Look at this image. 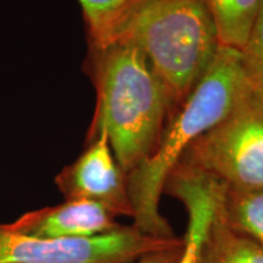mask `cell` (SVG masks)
<instances>
[{"label":"cell","instance_id":"cell-1","mask_svg":"<svg viewBox=\"0 0 263 263\" xmlns=\"http://www.w3.org/2000/svg\"><path fill=\"white\" fill-rule=\"evenodd\" d=\"M250 90L240 51L219 47L209 70L161 133L155 150L127 176L134 227L140 232L177 238L159 209L167 177L194 141L228 116Z\"/></svg>","mask_w":263,"mask_h":263},{"label":"cell","instance_id":"cell-2","mask_svg":"<svg viewBox=\"0 0 263 263\" xmlns=\"http://www.w3.org/2000/svg\"><path fill=\"white\" fill-rule=\"evenodd\" d=\"M93 55L98 103L90 134L106 132L128 176L155 150L171 98L145 55L129 43L117 41Z\"/></svg>","mask_w":263,"mask_h":263},{"label":"cell","instance_id":"cell-3","mask_svg":"<svg viewBox=\"0 0 263 263\" xmlns=\"http://www.w3.org/2000/svg\"><path fill=\"white\" fill-rule=\"evenodd\" d=\"M117 41L145 55L171 103L185 101L219 49L203 0H153L128 17Z\"/></svg>","mask_w":263,"mask_h":263},{"label":"cell","instance_id":"cell-4","mask_svg":"<svg viewBox=\"0 0 263 263\" xmlns=\"http://www.w3.org/2000/svg\"><path fill=\"white\" fill-rule=\"evenodd\" d=\"M180 161L227 186L263 188V101L250 90L228 116L194 141Z\"/></svg>","mask_w":263,"mask_h":263},{"label":"cell","instance_id":"cell-5","mask_svg":"<svg viewBox=\"0 0 263 263\" xmlns=\"http://www.w3.org/2000/svg\"><path fill=\"white\" fill-rule=\"evenodd\" d=\"M183 246L137 227H122L88 238L38 239L10 232L0 223V263H136L145 256Z\"/></svg>","mask_w":263,"mask_h":263},{"label":"cell","instance_id":"cell-6","mask_svg":"<svg viewBox=\"0 0 263 263\" xmlns=\"http://www.w3.org/2000/svg\"><path fill=\"white\" fill-rule=\"evenodd\" d=\"M89 139L87 150L58 174L59 190L66 200H89L106 207L115 217H133L127 176L115 159L106 132L98 129Z\"/></svg>","mask_w":263,"mask_h":263},{"label":"cell","instance_id":"cell-7","mask_svg":"<svg viewBox=\"0 0 263 263\" xmlns=\"http://www.w3.org/2000/svg\"><path fill=\"white\" fill-rule=\"evenodd\" d=\"M224 184L179 161L167 177L164 190L176 196L188 212V228L183 238V248L176 263H196L202 241L215 219Z\"/></svg>","mask_w":263,"mask_h":263},{"label":"cell","instance_id":"cell-8","mask_svg":"<svg viewBox=\"0 0 263 263\" xmlns=\"http://www.w3.org/2000/svg\"><path fill=\"white\" fill-rule=\"evenodd\" d=\"M4 226L10 232L38 239L88 238L120 227L106 207L89 200H66L61 205L25 213Z\"/></svg>","mask_w":263,"mask_h":263},{"label":"cell","instance_id":"cell-9","mask_svg":"<svg viewBox=\"0 0 263 263\" xmlns=\"http://www.w3.org/2000/svg\"><path fill=\"white\" fill-rule=\"evenodd\" d=\"M222 48L241 51L257 17L261 0H203Z\"/></svg>","mask_w":263,"mask_h":263},{"label":"cell","instance_id":"cell-10","mask_svg":"<svg viewBox=\"0 0 263 263\" xmlns=\"http://www.w3.org/2000/svg\"><path fill=\"white\" fill-rule=\"evenodd\" d=\"M196 263H263V246L229 228L216 213Z\"/></svg>","mask_w":263,"mask_h":263},{"label":"cell","instance_id":"cell-11","mask_svg":"<svg viewBox=\"0 0 263 263\" xmlns=\"http://www.w3.org/2000/svg\"><path fill=\"white\" fill-rule=\"evenodd\" d=\"M217 213L229 228L263 246V188L239 189L224 184Z\"/></svg>","mask_w":263,"mask_h":263},{"label":"cell","instance_id":"cell-12","mask_svg":"<svg viewBox=\"0 0 263 263\" xmlns=\"http://www.w3.org/2000/svg\"><path fill=\"white\" fill-rule=\"evenodd\" d=\"M83 9L91 49L116 42L128 17L127 0H78Z\"/></svg>","mask_w":263,"mask_h":263},{"label":"cell","instance_id":"cell-13","mask_svg":"<svg viewBox=\"0 0 263 263\" xmlns=\"http://www.w3.org/2000/svg\"><path fill=\"white\" fill-rule=\"evenodd\" d=\"M241 54V66L251 90L263 101V0Z\"/></svg>","mask_w":263,"mask_h":263},{"label":"cell","instance_id":"cell-14","mask_svg":"<svg viewBox=\"0 0 263 263\" xmlns=\"http://www.w3.org/2000/svg\"><path fill=\"white\" fill-rule=\"evenodd\" d=\"M182 248L145 256V257L140 258L139 261H137L136 263H176V261L179 257L180 251H182Z\"/></svg>","mask_w":263,"mask_h":263},{"label":"cell","instance_id":"cell-15","mask_svg":"<svg viewBox=\"0 0 263 263\" xmlns=\"http://www.w3.org/2000/svg\"><path fill=\"white\" fill-rule=\"evenodd\" d=\"M150 2H153V0H127V4H128V17L133 14V12H136L137 10H139L140 8H143L144 5L149 4ZM127 17V20H128Z\"/></svg>","mask_w":263,"mask_h":263}]
</instances>
